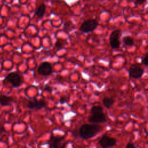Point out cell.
I'll return each instance as SVG.
<instances>
[{
	"mask_svg": "<svg viewBox=\"0 0 148 148\" xmlns=\"http://www.w3.org/2000/svg\"><path fill=\"white\" fill-rule=\"evenodd\" d=\"M102 128V126L96 124H83L80 128L79 135L83 139L91 138L99 133Z\"/></svg>",
	"mask_w": 148,
	"mask_h": 148,
	"instance_id": "obj_1",
	"label": "cell"
},
{
	"mask_svg": "<svg viewBox=\"0 0 148 148\" xmlns=\"http://www.w3.org/2000/svg\"><path fill=\"white\" fill-rule=\"evenodd\" d=\"M144 73L143 69L139 64H134L129 69V76L131 78L138 79L142 76Z\"/></svg>",
	"mask_w": 148,
	"mask_h": 148,
	"instance_id": "obj_2",
	"label": "cell"
},
{
	"mask_svg": "<svg viewBox=\"0 0 148 148\" xmlns=\"http://www.w3.org/2000/svg\"><path fill=\"white\" fill-rule=\"evenodd\" d=\"M98 22L94 19H89L84 21L80 26V30L82 32H88L94 31L98 26Z\"/></svg>",
	"mask_w": 148,
	"mask_h": 148,
	"instance_id": "obj_3",
	"label": "cell"
},
{
	"mask_svg": "<svg viewBox=\"0 0 148 148\" xmlns=\"http://www.w3.org/2000/svg\"><path fill=\"white\" fill-rule=\"evenodd\" d=\"M121 36V31L120 29H115L111 33L109 38V43L111 47L113 49H119L120 47L119 38Z\"/></svg>",
	"mask_w": 148,
	"mask_h": 148,
	"instance_id": "obj_4",
	"label": "cell"
},
{
	"mask_svg": "<svg viewBox=\"0 0 148 148\" xmlns=\"http://www.w3.org/2000/svg\"><path fill=\"white\" fill-rule=\"evenodd\" d=\"M67 143L64 140V136H52L50 139L51 148H65Z\"/></svg>",
	"mask_w": 148,
	"mask_h": 148,
	"instance_id": "obj_5",
	"label": "cell"
},
{
	"mask_svg": "<svg viewBox=\"0 0 148 148\" xmlns=\"http://www.w3.org/2000/svg\"><path fill=\"white\" fill-rule=\"evenodd\" d=\"M6 80L12 84L13 87H17L21 83V76L17 72H12L6 77Z\"/></svg>",
	"mask_w": 148,
	"mask_h": 148,
	"instance_id": "obj_6",
	"label": "cell"
},
{
	"mask_svg": "<svg viewBox=\"0 0 148 148\" xmlns=\"http://www.w3.org/2000/svg\"><path fill=\"white\" fill-rule=\"evenodd\" d=\"M116 139L108 135H103L99 140V143L102 148H108L113 146L116 143Z\"/></svg>",
	"mask_w": 148,
	"mask_h": 148,
	"instance_id": "obj_7",
	"label": "cell"
},
{
	"mask_svg": "<svg viewBox=\"0 0 148 148\" xmlns=\"http://www.w3.org/2000/svg\"><path fill=\"white\" fill-rule=\"evenodd\" d=\"M38 73L43 76H48L52 72V68L50 64L48 62H42L38 68Z\"/></svg>",
	"mask_w": 148,
	"mask_h": 148,
	"instance_id": "obj_8",
	"label": "cell"
},
{
	"mask_svg": "<svg viewBox=\"0 0 148 148\" xmlns=\"http://www.w3.org/2000/svg\"><path fill=\"white\" fill-rule=\"evenodd\" d=\"M46 102L44 100L41 99L37 101L36 99H33L32 101H29L27 104V107L30 109H35L39 110L43 108L46 106Z\"/></svg>",
	"mask_w": 148,
	"mask_h": 148,
	"instance_id": "obj_9",
	"label": "cell"
},
{
	"mask_svg": "<svg viewBox=\"0 0 148 148\" xmlns=\"http://www.w3.org/2000/svg\"><path fill=\"white\" fill-rule=\"evenodd\" d=\"M88 120L90 123H104L106 121V118L105 114L102 112L99 113L91 114Z\"/></svg>",
	"mask_w": 148,
	"mask_h": 148,
	"instance_id": "obj_10",
	"label": "cell"
},
{
	"mask_svg": "<svg viewBox=\"0 0 148 148\" xmlns=\"http://www.w3.org/2000/svg\"><path fill=\"white\" fill-rule=\"evenodd\" d=\"M12 101V98L5 95H2L0 97V103L2 106H8L10 105Z\"/></svg>",
	"mask_w": 148,
	"mask_h": 148,
	"instance_id": "obj_11",
	"label": "cell"
},
{
	"mask_svg": "<svg viewBox=\"0 0 148 148\" xmlns=\"http://www.w3.org/2000/svg\"><path fill=\"white\" fill-rule=\"evenodd\" d=\"M102 103L104 106L107 109H110L114 103L113 98L109 97H104L102 99Z\"/></svg>",
	"mask_w": 148,
	"mask_h": 148,
	"instance_id": "obj_12",
	"label": "cell"
},
{
	"mask_svg": "<svg viewBox=\"0 0 148 148\" xmlns=\"http://www.w3.org/2000/svg\"><path fill=\"white\" fill-rule=\"evenodd\" d=\"M123 43L127 46H132L134 45V39L133 38L129 36V35H127L125 36L123 38Z\"/></svg>",
	"mask_w": 148,
	"mask_h": 148,
	"instance_id": "obj_13",
	"label": "cell"
},
{
	"mask_svg": "<svg viewBox=\"0 0 148 148\" xmlns=\"http://www.w3.org/2000/svg\"><path fill=\"white\" fill-rule=\"evenodd\" d=\"M45 10H46L45 5V4H42L36 9V10L35 12V14L37 16H38L39 17H41L44 15L45 12Z\"/></svg>",
	"mask_w": 148,
	"mask_h": 148,
	"instance_id": "obj_14",
	"label": "cell"
},
{
	"mask_svg": "<svg viewBox=\"0 0 148 148\" xmlns=\"http://www.w3.org/2000/svg\"><path fill=\"white\" fill-rule=\"evenodd\" d=\"M102 112H103V109L100 106H94L91 108V109L90 110L91 114L99 113H102Z\"/></svg>",
	"mask_w": 148,
	"mask_h": 148,
	"instance_id": "obj_15",
	"label": "cell"
},
{
	"mask_svg": "<svg viewBox=\"0 0 148 148\" xmlns=\"http://www.w3.org/2000/svg\"><path fill=\"white\" fill-rule=\"evenodd\" d=\"M142 63L143 64L146 66H148V53L146 55V56L142 59Z\"/></svg>",
	"mask_w": 148,
	"mask_h": 148,
	"instance_id": "obj_16",
	"label": "cell"
},
{
	"mask_svg": "<svg viewBox=\"0 0 148 148\" xmlns=\"http://www.w3.org/2000/svg\"><path fill=\"white\" fill-rule=\"evenodd\" d=\"M125 148H135V146H134V145L131 142H129L127 144Z\"/></svg>",
	"mask_w": 148,
	"mask_h": 148,
	"instance_id": "obj_17",
	"label": "cell"
},
{
	"mask_svg": "<svg viewBox=\"0 0 148 148\" xmlns=\"http://www.w3.org/2000/svg\"><path fill=\"white\" fill-rule=\"evenodd\" d=\"M144 2H145V1H143V0H137L135 1V3L136 5H141Z\"/></svg>",
	"mask_w": 148,
	"mask_h": 148,
	"instance_id": "obj_18",
	"label": "cell"
},
{
	"mask_svg": "<svg viewBox=\"0 0 148 148\" xmlns=\"http://www.w3.org/2000/svg\"><path fill=\"white\" fill-rule=\"evenodd\" d=\"M5 131V129L2 125H0V135Z\"/></svg>",
	"mask_w": 148,
	"mask_h": 148,
	"instance_id": "obj_19",
	"label": "cell"
},
{
	"mask_svg": "<svg viewBox=\"0 0 148 148\" xmlns=\"http://www.w3.org/2000/svg\"><path fill=\"white\" fill-rule=\"evenodd\" d=\"M65 101H66V99L64 97H61L60 100V102L61 103H64Z\"/></svg>",
	"mask_w": 148,
	"mask_h": 148,
	"instance_id": "obj_20",
	"label": "cell"
},
{
	"mask_svg": "<svg viewBox=\"0 0 148 148\" xmlns=\"http://www.w3.org/2000/svg\"><path fill=\"white\" fill-rule=\"evenodd\" d=\"M56 45L57 47H61V44L60 43V42H57L56 43Z\"/></svg>",
	"mask_w": 148,
	"mask_h": 148,
	"instance_id": "obj_21",
	"label": "cell"
}]
</instances>
